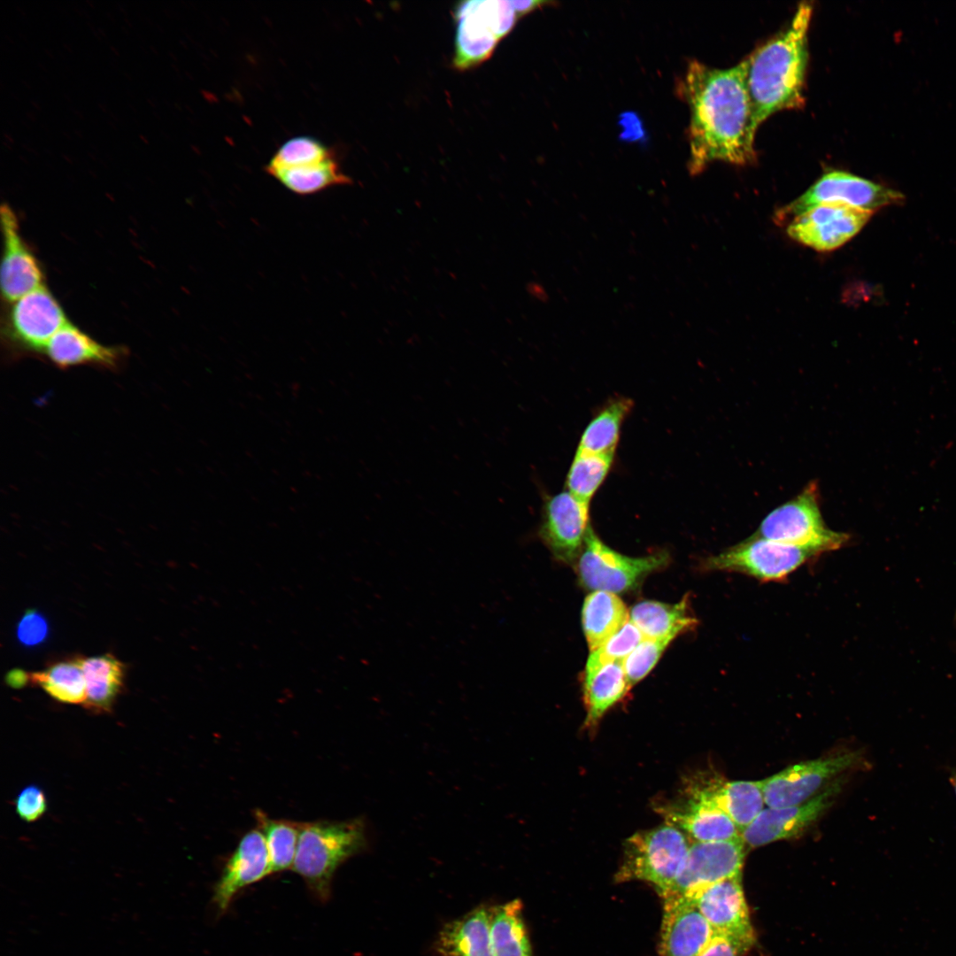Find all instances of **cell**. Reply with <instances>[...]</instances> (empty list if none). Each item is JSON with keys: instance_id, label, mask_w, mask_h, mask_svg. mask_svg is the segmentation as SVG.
<instances>
[{"instance_id": "8d00e7d4", "label": "cell", "mask_w": 956, "mask_h": 956, "mask_svg": "<svg viewBox=\"0 0 956 956\" xmlns=\"http://www.w3.org/2000/svg\"><path fill=\"white\" fill-rule=\"evenodd\" d=\"M15 811L19 818L32 822L40 819L47 810V798L37 785L25 787L15 798Z\"/></svg>"}, {"instance_id": "d6a6232c", "label": "cell", "mask_w": 956, "mask_h": 956, "mask_svg": "<svg viewBox=\"0 0 956 956\" xmlns=\"http://www.w3.org/2000/svg\"><path fill=\"white\" fill-rule=\"evenodd\" d=\"M613 454L577 452L567 476V491L590 503L605 479L613 461Z\"/></svg>"}, {"instance_id": "e0dca14e", "label": "cell", "mask_w": 956, "mask_h": 956, "mask_svg": "<svg viewBox=\"0 0 956 956\" xmlns=\"http://www.w3.org/2000/svg\"><path fill=\"white\" fill-rule=\"evenodd\" d=\"M271 874L264 835L260 829H251L240 839L222 870L214 887V904L225 911L241 890Z\"/></svg>"}, {"instance_id": "9a60e30c", "label": "cell", "mask_w": 956, "mask_h": 956, "mask_svg": "<svg viewBox=\"0 0 956 956\" xmlns=\"http://www.w3.org/2000/svg\"><path fill=\"white\" fill-rule=\"evenodd\" d=\"M589 505L569 491L546 497L538 535L559 561L572 563L589 529Z\"/></svg>"}, {"instance_id": "6da1fadb", "label": "cell", "mask_w": 956, "mask_h": 956, "mask_svg": "<svg viewBox=\"0 0 956 956\" xmlns=\"http://www.w3.org/2000/svg\"><path fill=\"white\" fill-rule=\"evenodd\" d=\"M746 59L728 68L692 60L680 85L690 112L689 170L696 174L714 161L744 166L756 158Z\"/></svg>"}, {"instance_id": "5b68a950", "label": "cell", "mask_w": 956, "mask_h": 956, "mask_svg": "<svg viewBox=\"0 0 956 956\" xmlns=\"http://www.w3.org/2000/svg\"><path fill=\"white\" fill-rule=\"evenodd\" d=\"M819 502L817 483L810 482L797 497L770 512L753 536L809 550L817 555L840 549L848 543L850 536L827 527Z\"/></svg>"}, {"instance_id": "44dd1931", "label": "cell", "mask_w": 956, "mask_h": 956, "mask_svg": "<svg viewBox=\"0 0 956 956\" xmlns=\"http://www.w3.org/2000/svg\"><path fill=\"white\" fill-rule=\"evenodd\" d=\"M457 23L453 66L464 71L486 61L500 40L470 1L459 3L453 10Z\"/></svg>"}, {"instance_id": "e575fe53", "label": "cell", "mask_w": 956, "mask_h": 956, "mask_svg": "<svg viewBox=\"0 0 956 956\" xmlns=\"http://www.w3.org/2000/svg\"><path fill=\"white\" fill-rule=\"evenodd\" d=\"M644 639L641 631L628 620L599 648L590 651L586 664L623 661Z\"/></svg>"}, {"instance_id": "b9f144b4", "label": "cell", "mask_w": 956, "mask_h": 956, "mask_svg": "<svg viewBox=\"0 0 956 956\" xmlns=\"http://www.w3.org/2000/svg\"><path fill=\"white\" fill-rule=\"evenodd\" d=\"M944 770L948 774V781H949L952 788L953 789V791H954L955 796H956V767L955 766H946L944 767Z\"/></svg>"}, {"instance_id": "60d3db41", "label": "cell", "mask_w": 956, "mask_h": 956, "mask_svg": "<svg viewBox=\"0 0 956 956\" xmlns=\"http://www.w3.org/2000/svg\"><path fill=\"white\" fill-rule=\"evenodd\" d=\"M29 675L21 670L9 672L6 680L12 687H22L28 680Z\"/></svg>"}, {"instance_id": "d590c367", "label": "cell", "mask_w": 956, "mask_h": 956, "mask_svg": "<svg viewBox=\"0 0 956 956\" xmlns=\"http://www.w3.org/2000/svg\"><path fill=\"white\" fill-rule=\"evenodd\" d=\"M672 640L644 638L622 661L630 687L649 674Z\"/></svg>"}, {"instance_id": "d4e9b609", "label": "cell", "mask_w": 956, "mask_h": 956, "mask_svg": "<svg viewBox=\"0 0 956 956\" xmlns=\"http://www.w3.org/2000/svg\"><path fill=\"white\" fill-rule=\"evenodd\" d=\"M629 620L648 639H675L698 624L688 596L673 605L651 600L639 602L631 608Z\"/></svg>"}, {"instance_id": "1f68e13d", "label": "cell", "mask_w": 956, "mask_h": 956, "mask_svg": "<svg viewBox=\"0 0 956 956\" xmlns=\"http://www.w3.org/2000/svg\"><path fill=\"white\" fill-rule=\"evenodd\" d=\"M254 817L266 840L271 873H278L292 867L299 837L300 822L273 819L259 809L255 810Z\"/></svg>"}, {"instance_id": "484cf974", "label": "cell", "mask_w": 956, "mask_h": 956, "mask_svg": "<svg viewBox=\"0 0 956 956\" xmlns=\"http://www.w3.org/2000/svg\"><path fill=\"white\" fill-rule=\"evenodd\" d=\"M86 682L83 705L95 713L112 711L124 686L125 666L114 655L106 653L81 659Z\"/></svg>"}, {"instance_id": "9c48e42d", "label": "cell", "mask_w": 956, "mask_h": 956, "mask_svg": "<svg viewBox=\"0 0 956 956\" xmlns=\"http://www.w3.org/2000/svg\"><path fill=\"white\" fill-rule=\"evenodd\" d=\"M904 196L896 190L844 171L824 173L806 192L781 208L779 221L794 217L821 204L839 203L874 212L886 205L899 204Z\"/></svg>"}, {"instance_id": "8fae6325", "label": "cell", "mask_w": 956, "mask_h": 956, "mask_svg": "<svg viewBox=\"0 0 956 956\" xmlns=\"http://www.w3.org/2000/svg\"><path fill=\"white\" fill-rule=\"evenodd\" d=\"M744 857L742 837L690 844L682 868L663 899L687 897L712 883L741 876Z\"/></svg>"}, {"instance_id": "4316f807", "label": "cell", "mask_w": 956, "mask_h": 956, "mask_svg": "<svg viewBox=\"0 0 956 956\" xmlns=\"http://www.w3.org/2000/svg\"><path fill=\"white\" fill-rule=\"evenodd\" d=\"M628 620L625 604L615 594L596 590L587 596L582 610V625L590 651L599 648Z\"/></svg>"}, {"instance_id": "cb8c5ba5", "label": "cell", "mask_w": 956, "mask_h": 956, "mask_svg": "<svg viewBox=\"0 0 956 956\" xmlns=\"http://www.w3.org/2000/svg\"><path fill=\"white\" fill-rule=\"evenodd\" d=\"M735 822L741 832L766 807L761 781H723L713 778L697 785Z\"/></svg>"}, {"instance_id": "7402d4cb", "label": "cell", "mask_w": 956, "mask_h": 956, "mask_svg": "<svg viewBox=\"0 0 956 956\" xmlns=\"http://www.w3.org/2000/svg\"><path fill=\"white\" fill-rule=\"evenodd\" d=\"M436 950L441 956H494L490 932V907L479 906L447 923Z\"/></svg>"}, {"instance_id": "4dcf8cb0", "label": "cell", "mask_w": 956, "mask_h": 956, "mask_svg": "<svg viewBox=\"0 0 956 956\" xmlns=\"http://www.w3.org/2000/svg\"><path fill=\"white\" fill-rule=\"evenodd\" d=\"M29 678L57 701L83 704L86 700V682L80 658L58 661L31 673Z\"/></svg>"}, {"instance_id": "ab89813d", "label": "cell", "mask_w": 956, "mask_h": 956, "mask_svg": "<svg viewBox=\"0 0 956 956\" xmlns=\"http://www.w3.org/2000/svg\"><path fill=\"white\" fill-rule=\"evenodd\" d=\"M513 4L518 16L521 17L548 3L544 1H513Z\"/></svg>"}, {"instance_id": "277c9868", "label": "cell", "mask_w": 956, "mask_h": 956, "mask_svg": "<svg viewBox=\"0 0 956 956\" xmlns=\"http://www.w3.org/2000/svg\"><path fill=\"white\" fill-rule=\"evenodd\" d=\"M690 845L686 834L668 822L637 832L624 844L616 881L646 882L664 898L682 868Z\"/></svg>"}, {"instance_id": "2e32d148", "label": "cell", "mask_w": 956, "mask_h": 956, "mask_svg": "<svg viewBox=\"0 0 956 956\" xmlns=\"http://www.w3.org/2000/svg\"><path fill=\"white\" fill-rule=\"evenodd\" d=\"M4 251L0 283L2 297L13 303L42 284L40 265L23 240L18 219L7 204L0 208Z\"/></svg>"}, {"instance_id": "f546056e", "label": "cell", "mask_w": 956, "mask_h": 956, "mask_svg": "<svg viewBox=\"0 0 956 956\" xmlns=\"http://www.w3.org/2000/svg\"><path fill=\"white\" fill-rule=\"evenodd\" d=\"M632 405L630 399L618 397L604 406L584 429L576 451L614 455L621 425Z\"/></svg>"}, {"instance_id": "8992f818", "label": "cell", "mask_w": 956, "mask_h": 956, "mask_svg": "<svg viewBox=\"0 0 956 956\" xmlns=\"http://www.w3.org/2000/svg\"><path fill=\"white\" fill-rule=\"evenodd\" d=\"M869 767L862 750L844 751L792 765L762 780L766 806L783 807L804 803L844 773Z\"/></svg>"}, {"instance_id": "7bdbcfd3", "label": "cell", "mask_w": 956, "mask_h": 956, "mask_svg": "<svg viewBox=\"0 0 956 956\" xmlns=\"http://www.w3.org/2000/svg\"><path fill=\"white\" fill-rule=\"evenodd\" d=\"M955 620H956V613H955Z\"/></svg>"}, {"instance_id": "7a4b0ae2", "label": "cell", "mask_w": 956, "mask_h": 956, "mask_svg": "<svg viewBox=\"0 0 956 956\" xmlns=\"http://www.w3.org/2000/svg\"><path fill=\"white\" fill-rule=\"evenodd\" d=\"M813 11L811 2L800 3L786 27L745 58L746 85L756 129L774 113L805 104Z\"/></svg>"}, {"instance_id": "ac0fdd59", "label": "cell", "mask_w": 956, "mask_h": 956, "mask_svg": "<svg viewBox=\"0 0 956 956\" xmlns=\"http://www.w3.org/2000/svg\"><path fill=\"white\" fill-rule=\"evenodd\" d=\"M663 900L659 956H698L713 937L710 924L689 898Z\"/></svg>"}, {"instance_id": "83f0119b", "label": "cell", "mask_w": 956, "mask_h": 956, "mask_svg": "<svg viewBox=\"0 0 956 956\" xmlns=\"http://www.w3.org/2000/svg\"><path fill=\"white\" fill-rule=\"evenodd\" d=\"M490 932L494 956H533L520 900L490 907Z\"/></svg>"}, {"instance_id": "836d02e7", "label": "cell", "mask_w": 956, "mask_h": 956, "mask_svg": "<svg viewBox=\"0 0 956 956\" xmlns=\"http://www.w3.org/2000/svg\"><path fill=\"white\" fill-rule=\"evenodd\" d=\"M334 156L331 149L318 139L302 135L285 142L265 168H293L320 163Z\"/></svg>"}, {"instance_id": "30bf717a", "label": "cell", "mask_w": 956, "mask_h": 956, "mask_svg": "<svg viewBox=\"0 0 956 956\" xmlns=\"http://www.w3.org/2000/svg\"><path fill=\"white\" fill-rule=\"evenodd\" d=\"M68 323L59 303L42 285L12 303L3 334L19 351L42 353L51 337Z\"/></svg>"}, {"instance_id": "f1b7e54d", "label": "cell", "mask_w": 956, "mask_h": 956, "mask_svg": "<svg viewBox=\"0 0 956 956\" xmlns=\"http://www.w3.org/2000/svg\"><path fill=\"white\" fill-rule=\"evenodd\" d=\"M265 171L286 189L301 196L352 183V180L341 170L335 156L316 164L293 168H265Z\"/></svg>"}, {"instance_id": "5bb4252c", "label": "cell", "mask_w": 956, "mask_h": 956, "mask_svg": "<svg viewBox=\"0 0 956 956\" xmlns=\"http://www.w3.org/2000/svg\"><path fill=\"white\" fill-rule=\"evenodd\" d=\"M684 898L697 906L714 934L729 937L749 949L755 943L742 875L712 883Z\"/></svg>"}, {"instance_id": "3957f363", "label": "cell", "mask_w": 956, "mask_h": 956, "mask_svg": "<svg viewBox=\"0 0 956 956\" xmlns=\"http://www.w3.org/2000/svg\"><path fill=\"white\" fill-rule=\"evenodd\" d=\"M368 843L366 823L361 817L300 822L292 869L320 899H327L336 869L366 850Z\"/></svg>"}, {"instance_id": "74e56055", "label": "cell", "mask_w": 956, "mask_h": 956, "mask_svg": "<svg viewBox=\"0 0 956 956\" xmlns=\"http://www.w3.org/2000/svg\"><path fill=\"white\" fill-rule=\"evenodd\" d=\"M48 624L37 611L29 610L21 617L17 626V636L27 646L42 644L48 636Z\"/></svg>"}, {"instance_id": "d6986e66", "label": "cell", "mask_w": 956, "mask_h": 956, "mask_svg": "<svg viewBox=\"0 0 956 956\" xmlns=\"http://www.w3.org/2000/svg\"><path fill=\"white\" fill-rule=\"evenodd\" d=\"M683 806L659 808L667 822L691 836L696 842L725 841L741 836L731 818L698 786H692Z\"/></svg>"}, {"instance_id": "f35d334b", "label": "cell", "mask_w": 956, "mask_h": 956, "mask_svg": "<svg viewBox=\"0 0 956 956\" xmlns=\"http://www.w3.org/2000/svg\"><path fill=\"white\" fill-rule=\"evenodd\" d=\"M748 950V947L729 937L713 934L698 956H743Z\"/></svg>"}, {"instance_id": "4fadbf2b", "label": "cell", "mask_w": 956, "mask_h": 956, "mask_svg": "<svg viewBox=\"0 0 956 956\" xmlns=\"http://www.w3.org/2000/svg\"><path fill=\"white\" fill-rule=\"evenodd\" d=\"M842 778L835 780L811 799L795 806H766L741 834L745 845L755 848L802 834L833 804L840 792Z\"/></svg>"}, {"instance_id": "603a6c76", "label": "cell", "mask_w": 956, "mask_h": 956, "mask_svg": "<svg viewBox=\"0 0 956 956\" xmlns=\"http://www.w3.org/2000/svg\"><path fill=\"white\" fill-rule=\"evenodd\" d=\"M629 688L622 661L586 664L582 684L587 709L585 725L596 726L605 712L627 694Z\"/></svg>"}, {"instance_id": "ba28073f", "label": "cell", "mask_w": 956, "mask_h": 956, "mask_svg": "<svg viewBox=\"0 0 956 956\" xmlns=\"http://www.w3.org/2000/svg\"><path fill=\"white\" fill-rule=\"evenodd\" d=\"M814 552L793 545L752 536L703 561L707 571L734 572L762 582H779L796 571Z\"/></svg>"}, {"instance_id": "52a82bcc", "label": "cell", "mask_w": 956, "mask_h": 956, "mask_svg": "<svg viewBox=\"0 0 956 956\" xmlns=\"http://www.w3.org/2000/svg\"><path fill=\"white\" fill-rule=\"evenodd\" d=\"M582 550L577 564L578 575L582 585L593 591L615 594L630 590L669 561L666 552L638 558L622 555L605 544L590 527Z\"/></svg>"}, {"instance_id": "7c38bea8", "label": "cell", "mask_w": 956, "mask_h": 956, "mask_svg": "<svg viewBox=\"0 0 956 956\" xmlns=\"http://www.w3.org/2000/svg\"><path fill=\"white\" fill-rule=\"evenodd\" d=\"M872 213L839 203L821 204L790 220L787 234L806 246L829 251L857 235Z\"/></svg>"}, {"instance_id": "ffe728a7", "label": "cell", "mask_w": 956, "mask_h": 956, "mask_svg": "<svg viewBox=\"0 0 956 956\" xmlns=\"http://www.w3.org/2000/svg\"><path fill=\"white\" fill-rule=\"evenodd\" d=\"M42 354L58 368L93 365L113 369L120 366L126 351L104 345L68 323L51 337Z\"/></svg>"}]
</instances>
